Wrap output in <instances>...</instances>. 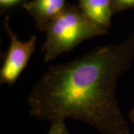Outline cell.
<instances>
[{
    "instance_id": "6",
    "label": "cell",
    "mask_w": 134,
    "mask_h": 134,
    "mask_svg": "<svg viewBox=\"0 0 134 134\" xmlns=\"http://www.w3.org/2000/svg\"><path fill=\"white\" fill-rule=\"evenodd\" d=\"M66 128L64 121H55L52 122L48 134H63Z\"/></svg>"
},
{
    "instance_id": "1",
    "label": "cell",
    "mask_w": 134,
    "mask_h": 134,
    "mask_svg": "<svg viewBox=\"0 0 134 134\" xmlns=\"http://www.w3.org/2000/svg\"><path fill=\"white\" fill-rule=\"evenodd\" d=\"M133 59L132 36L50 66L29 93V114L52 122L78 120L102 134H130L115 90L119 78L129 70Z\"/></svg>"
},
{
    "instance_id": "3",
    "label": "cell",
    "mask_w": 134,
    "mask_h": 134,
    "mask_svg": "<svg viewBox=\"0 0 134 134\" xmlns=\"http://www.w3.org/2000/svg\"><path fill=\"white\" fill-rule=\"evenodd\" d=\"M5 29L9 35L10 43L0 70V82L11 85L16 81L27 66L35 50L37 38L32 36L28 41L22 42L10 31L8 23H5Z\"/></svg>"
},
{
    "instance_id": "9",
    "label": "cell",
    "mask_w": 134,
    "mask_h": 134,
    "mask_svg": "<svg viewBox=\"0 0 134 134\" xmlns=\"http://www.w3.org/2000/svg\"><path fill=\"white\" fill-rule=\"evenodd\" d=\"M128 116H129V119L134 124V107H133V109L130 110Z\"/></svg>"
},
{
    "instance_id": "2",
    "label": "cell",
    "mask_w": 134,
    "mask_h": 134,
    "mask_svg": "<svg viewBox=\"0 0 134 134\" xmlns=\"http://www.w3.org/2000/svg\"><path fill=\"white\" fill-rule=\"evenodd\" d=\"M46 37L42 51L46 62L70 52L87 39L107 33L106 29L91 22L76 10H63L46 27Z\"/></svg>"
},
{
    "instance_id": "5",
    "label": "cell",
    "mask_w": 134,
    "mask_h": 134,
    "mask_svg": "<svg viewBox=\"0 0 134 134\" xmlns=\"http://www.w3.org/2000/svg\"><path fill=\"white\" fill-rule=\"evenodd\" d=\"M83 14L93 23L106 29L110 25L111 0H80Z\"/></svg>"
},
{
    "instance_id": "8",
    "label": "cell",
    "mask_w": 134,
    "mask_h": 134,
    "mask_svg": "<svg viewBox=\"0 0 134 134\" xmlns=\"http://www.w3.org/2000/svg\"><path fill=\"white\" fill-rule=\"evenodd\" d=\"M19 0H0L1 4L3 5H10L16 2Z\"/></svg>"
},
{
    "instance_id": "4",
    "label": "cell",
    "mask_w": 134,
    "mask_h": 134,
    "mask_svg": "<svg viewBox=\"0 0 134 134\" xmlns=\"http://www.w3.org/2000/svg\"><path fill=\"white\" fill-rule=\"evenodd\" d=\"M66 0H34L25 4L24 7L33 15L40 28H46L48 21H52L64 8Z\"/></svg>"
},
{
    "instance_id": "7",
    "label": "cell",
    "mask_w": 134,
    "mask_h": 134,
    "mask_svg": "<svg viewBox=\"0 0 134 134\" xmlns=\"http://www.w3.org/2000/svg\"><path fill=\"white\" fill-rule=\"evenodd\" d=\"M115 6L119 9L134 6V0H114Z\"/></svg>"
},
{
    "instance_id": "10",
    "label": "cell",
    "mask_w": 134,
    "mask_h": 134,
    "mask_svg": "<svg viewBox=\"0 0 134 134\" xmlns=\"http://www.w3.org/2000/svg\"><path fill=\"white\" fill-rule=\"evenodd\" d=\"M63 134H69V133L68 132V130H67L66 128V129H65V130H64V132H63Z\"/></svg>"
}]
</instances>
